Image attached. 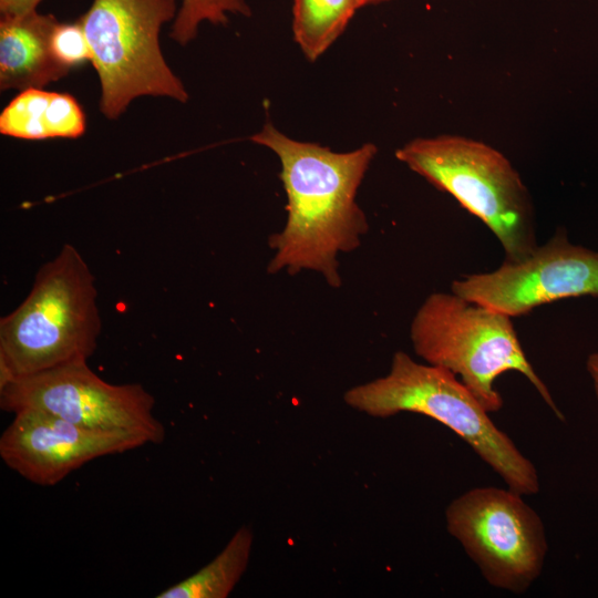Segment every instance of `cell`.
<instances>
[{
	"instance_id": "obj_1",
	"label": "cell",
	"mask_w": 598,
	"mask_h": 598,
	"mask_svg": "<svg viewBox=\"0 0 598 598\" xmlns=\"http://www.w3.org/2000/svg\"><path fill=\"white\" fill-rule=\"evenodd\" d=\"M250 140L280 161L287 195V220L269 237L275 251L267 271L318 272L332 288L342 285L338 256L355 250L369 230L357 193L378 148L367 143L338 153L317 143L296 141L271 123Z\"/></svg>"
},
{
	"instance_id": "obj_2",
	"label": "cell",
	"mask_w": 598,
	"mask_h": 598,
	"mask_svg": "<svg viewBox=\"0 0 598 598\" xmlns=\"http://www.w3.org/2000/svg\"><path fill=\"white\" fill-rule=\"evenodd\" d=\"M95 278L65 244L37 272L29 295L0 320V389L75 361H87L101 332Z\"/></svg>"
},
{
	"instance_id": "obj_3",
	"label": "cell",
	"mask_w": 598,
	"mask_h": 598,
	"mask_svg": "<svg viewBox=\"0 0 598 598\" xmlns=\"http://www.w3.org/2000/svg\"><path fill=\"white\" fill-rule=\"evenodd\" d=\"M343 400L372 417L401 412L429 416L468 444L507 487L522 495L539 492L532 461L495 425L474 393L446 369L416 362L406 352L396 351L388 374L350 388Z\"/></svg>"
},
{
	"instance_id": "obj_4",
	"label": "cell",
	"mask_w": 598,
	"mask_h": 598,
	"mask_svg": "<svg viewBox=\"0 0 598 598\" xmlns=\"http://www.w3.org/2000/svg\"><path fill=\"white\" fill-rule=\"evenodd\" d=\"M395 157L477 217L517 262L538 247L530 194L507 157L488 144L460 135L414 138Z\"/></svg>"
},
{
	"instance_id": "obj_5",
	"label": "cell",
	"mask_w": 598,
	"mask_h": 598,
	"mask_svg": "<svg viewBox=\"0 0 598 598\" xmlns=\"http://www.w3.org/2000/svg\"><path fill=\"white\" fill-rule=\"evenodd\" d=\"M410 339L417 357L454 373L488 412L503 406L494 386L516 371L536 389L555 415L565 421L547 385L534 370L512 318L454 292H432L415 312Z\"/></svg>"
},
{
	"instance_id": "obj_6",
	"label": "cell",
	"mask_w": 598,
	"mask_h": 598,
	"mask_svg": "<svg viewBox=\"0 0 598 598\" xmlns=\"http://www.w3.org/2000/svg\"><path fill=\"white\" fill-rule=\"evenodd\" d=\"M177 11L176 0H93L79 19L100 80V112L107 120L118 118L141 96L188 100L159 45L163 25Z\"/></svg>"
},
{
	"instance_id": "obj_7",
	"label": "cell",
	"mask_w": 598,
	"mask_h": 598,
	"mask_svg": "<svg viewBox=\"0 0 598 598\" xmlns=\"http://www.w3.org/2000/svg\"><path fill=\"white\" fill-rule=\"evenodd\" d=\"M522 494L475 487L446 507V528L493 587L524 594L540 576L548 544L540 516Z\"/></svg>"
},
{
	"instance_id": "obj_8",
	"label": "cell",
	"mask_w": 598,
	"mask_h": 598,
	"mask_svg": "<svg viewBox=\"0 0 598 598\" xmlns=\"http://www.w3.org/2000/svg\"><path fill=\"white\" fill-rule=\"evenodd\" d=\"M154 396L141 384L109 383L86 361L19 378L0 389L4 411H40L85 429L131 432L161 444L165 426L154 415Z\"/></svg>"
},
{
	"instance_id": "obj_9",
	"label": "cell",
	"mask_w": 598,
	"mask_h": 598,
	"mask_svg": "<svg viewBox=\"0 0 598 598\" xmlns=\"http://www.w3.org/2000/svg\"><path fill=\"white\" fill-rule=\"evenodd\" d=\"M451 291L511 318L563 299L598 298V251L570 243L558 229L526 259L463 276Z\"/></svg>"
},
{
	"instance_id": "obj_10",
	"label": "cell",
	"mask_w": 598,
	"mask_h": 598,
	"mask_svg": "<svg viewBox=\"0 0 598 598\" xmlns=\"http://www.w3.org/2000/svg\"><path fill=\"white\" fill-rule=\"evenodd\" d=\"M147 443L135 433L85 429L49 413L21 410L0 437V456L27 481L53 486L97 457Z\"/></svg>"
},
{
	"instance_id": "obj_11",
	"label": "cell",
	"mask_w": 598,
	"mask_h": 598,
	"mask_svg": "<svg viewBox=\"0 0 598 598\" xmlns=\"http://www.w3.org/2000/svg\"><path fill=\"white\" fill-rule=\"evenodd\" d=\"M58 20L38 10L0 20V89L25 90L55 82L70 72L52 54Z\"/></svg>"
},
{
	"instance_id": "obj_12",
	"label": "cell",
	"mask_w": 598,
	"mask_h": 598,
	"mask_svg": "<svg viewBox=\"0 0 598 598\" xmlns=\"http://www.w3.org/2000/svg\"><path fill=\"white\" fill-rule=\"evenodd\" d=\"M85 127V114L72 95L40 87L20 91L0 114V133L21 140L78 138Z\"/></svg>"
},
{
	"instance_id": "obj_13",
	"label": "cell",
	"mask_w": 598,
	"mask_h": 598,
	"mask_svg": "<svg viewBox=\"0 0 598 598\" xmlns=\"http://www.w3.org/2000/svg\"><path fill=\"white\" fill-rule=\"evenodd\" d=\"M252 543V532L247 526L240 527L207 565L156 598H227L248 566Z\"/></svg>"
},
{
	"instance_id": "obj_14",
	"label": "cell",
	"mask_w": 598,
	"mask_h": 598,
	"mask_svg": "<svg viewBox=\"0 0 598 598\" xmlns=\"http://www.w3.org/2000/svg\"><path fill=\"white\" fill-rule=\"evenodd\" d=\"M360 8V0H293L292 32L305 56L324 53Z\"/></svg>"
},
{
	"instance_id": "obj_15",
	"label": "cell",
	"mask_w": 598,
	"mask_h": 598,
	"mask_svg": "<svg viewBox=\"0 0 598 598\" xmlns=\"http://www.w3.org/2000/svg\"><path fill=\"white\" fill-rule=\"evenodd\" d=\"M230 14L249 17L246 0H182L169 37L179 45L192 42L204 22L225 25Z\"/></svg>"
},
{
	"instance_id": "obj_16",
	"label": "cell",
	"mask_w": 598,
	"mask_h": 598,
	"mask_svg": "<svg viewBox=\"0 0 598 598\" xmlns=\"http://www.w3.org/2000/svg\"><path fill=\"white\" fill-rule=\"evenodd\" d=\"M50 45L55 60L70 71L86 61L91 62V49L80 20L72 23L58 21L51 33Z\"/></svg>"
},
{
	"instance_id": "obj_17",
	"label": "cell",
	"mask_w": 598,
	"mask_h": 598,
	"mask_svg": "<svg viewBox=\"0 0 598 598\" xmlns=\"http://www.w3.org/2000/svg\"><path fill=\"white\" fill-rule=\"evenodd\" d=\"M43 0H0L1 17H17L37 10Z\"/></svg>"
},
{
	"instance_id": "obj_18",
	"label": "cell",
	"mask_w": 598,
	"mask_h": 598,
	"mask_svg": "<svg viewBox=\"0 0 598 598\" xmlns=\"http://www.w3.org/2000/svg\"><path fill=\"white\" fill-rule=\"evenodd\" d=\"M586 369L591 378L595 394L598 400V352L590 353L586 361Z\"/></svg>"
},
{
	"instance_id": "obj_19",
	"label": "cell",
	"mask_w": 598,
	"mask_h": 598,
	"mask_svg": "<svg viewBox=\"0 0 598 598\" xmlns=\"http://www.w3.org/2000/svg\"><path fill=\"white\" fill-rule=\"evenodd\" d=\"M385 1H389V0H360L361 7L370 6V4H378V3L385 2Z\"/></svg>"
}]
</instances>
